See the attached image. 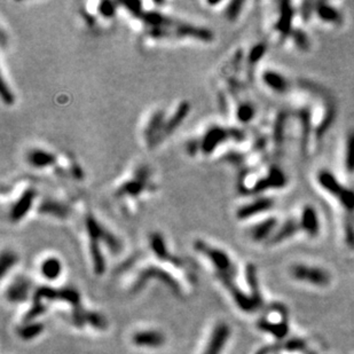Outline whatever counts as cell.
<instances>
[{"instance_id":"obj_1","label":"cell","mask_w":354,"mask_h":354,"mask_svg":"<svg viewBox=\"0 0 354 354\" xmlns=\"http://www.w3.org/2000/svg\"><path fill=\"white\" fill-rule=\"evenodd\" d=\"M195 250L199 254L204 255L209 261L212 263V265L216 268V276L220 280H234L236 276V266L229 256L224 250L218 249V248L211 247L204 241L198 240L194 243Z\"/></svg>"},{"instance_id":"obj_2","label":"cell","mask_w":354,"mask_h":354,"mask_svg":"<svg viewBox=\"0 0 354 354\" xmlns=\"http://www.w3.org/2000/svg\"><path fill=\"white\" fill-rule=\"evenodd\" d=\"M316 180L320 187L323 188L327 193L334 196L341 203V205L348 212H354V190L345 187L338 181L333 172L328 170H321L316 175Z\"/></svg>"},{"instance_id":"obj_3","label":"cell","mask_w":354,"mask_h":354,"mask_svg":"<svg viewBox=\"0 0 354 354\" xmlns=\"http://www.w3.org/2000/svg\"><path fill=\"white\" fill-rule=\"evenodd\" d=\"M153 278L163 282V283H165V285H167L170 290H172L176 295L178 296L181 295L182 289H181V285L179 284L178 280H177L176 277H173L170 273L167 272V270L162 269L160 267H156V266H149L147 267V268L142 269L141 272L139 273L137 280H135L134 283L132 284L131 292L138 293L139 291H141V290L145 288L147 282L149 280H153Z\"/></svg>"},{"instance_id":"obj_4","label":"cell","mask_w":354,"mask_h":354,"mask_svg":"<svg viewBox=\"0 0 354 354\" xmlns=\"http://www.w3.org/2000/svg\"><path fill=\"white\" fill-rule=\"evenodd\" d=\"M33 298L53 302V300H62L70 304L74 307V312L82 310L81 295L75 288H61L54 289L51 287H40L36 290Z\"/></svg>"},{"instance_id":"obj_5","label":"cell","mask_w":354,"mask_h":354,"mask_svg":"<svg viewBox=\"0 0 354 354\" xmlns=\"http://www.w3.org/2000/svg\"><path fill=\"white\" fill-rule=\"evenodd\" d=\"M85 225L89 240H96L99 242L101 241L114 254H118V252L122 251V243H120V241L111 232L104 228L92 214H88L86 217Z\"/></svg>"},{"instance_id":"obj_6","label":"cell","mask_w":354,"mask_h":354,"mask_svg":"<svg viewBox=\"0 0 354 354\" xmlns=\"http://www.w3.org/2000/svg\"><path fill=\"white\" fill-rule=\"evenodd\" d=\"M291 275L296 280L308 282L314 285H327L330 281L329 274L319 267H310L307 265H295L291 268Z\"/></svg>"},{"instance_id":"obj_7","label":"cell","mask_w":354,"mask_h":354,"mask_svg":"<svg viewBox=\"0 0 354 354\" xmlns=\"http://www.w3.org/2000/svg\"><path fill=\"white\" fill-rule=\"evenodd\" d=\"M71 321H73V325L78 327V328L88 325L97 330H104L108 327L107 319L102 314L94 311H88L84 307L81 311L73 312Z\"/></svg>"},{"instance_id":"obj_8","label":"cell","mask_w":354,"mask_h":354,"mask_svg":"<svg viewBox=\"0 0 354 354\" xmlns=\"http://www.w3.org/2000/svg\"><path fill=\"white\" fill-rule=\"evenodd\" d=\"M229 336H231V328L227 323H218L212 330L203 354H221Z\"/></svg>"},{"instance_id":"obj_9","label":"cell","mask_w":354,"mask_h":354,"mask_svg":"<svg viewBox=\"0 0 354 354\" xmlns=\"http://www.w3.org/2000/svg\"><path fill=\"white\" fill-rule=\"evenodd\" d=\"M32 282L25 276H17L6 289V299L10 303H23L28 299Z\"/></svg>"},{"instance_id":"obj_10","label":"cell","mask_w":354,"mask_h":354,"mask_svg":"<svg viewBox=\"0 0 354 354\" xmlns=\"http://www.w3.org/2000/svg\"><path fill=\"white\" fill-rule=\"evenodd\" d=\"M232 137V132L225 130L224 127L213 126L206 132L203 141L199 144V148L205 154L212 153L218 146L224 144V142Z\"/></svg>"},{"instance_id":"obj_11","label":"cell","mask_w":354,"mask_h":354,"mask_svg":"<svg viewBox=\"0 0 354 354\" xmlns=\"http://www.w3.org/2000/svg\"><path fill=\"white\" fill-rule=\"evenodd\" d=\"M150 248H152L153 252L157 256L160 261L170 263L176 267H178V268H182L183 267L181 259L170 254L163 236L158 234V233H154V234L150 235Z\"/></svg>"},{"instance_id":"obj_12","label":"cell","mask_w":354,"mask_h":354,"mask_svg":"<svg viewBox=\"0 0 354 354\" xmlns=\"http://www.w3.org/2000/svg\"><path fill=\"white\" fill-rule=\"evenodd\" d=\"M36 197V191L32 189L25 190L17 201L12 205L9 210V220L13 223H17L23 218L26 213L29 212L30 209L32 208L33 201Z\"/></svg>"},{"instance_id":"obj_13","label":"cell","mask_w":354,"mask_h":354,"mask_svg":"<svg viewBox=\"0 0 354 354\" xmlns=\"http://www.w3.org/2000/svg\"><path fill=\"white\" fill-rule=\"evenodd\" d=\"M274 206V199L270 197H261L255 199L254 202L246 204L237 210L236 216L239 219H248V218L255 217L257 214L270 210Z\"/></svg>"},{"instance_id":"obj_14","label":"cell","mask_w":354,"mask_h":354,"mask_svg":"<svg viewBox=\"0 0 354 354\" xmlns=\"http://www.w3.org/2000/svg\"><path fill=\"white\" fill-rule=\"evenodd\" d=\"M132 343L139 348H161L165 343V336L157 330L138 331L132 336Z\"/></svg>"},{"instance_id":"obj_15","label":"cell","mask_w":354,"mask_h":354,"mask_svg":"<svg viewBox=\"0 0 354 354\" xmlns=\"http://www.w3.org/2000/svg\"><path fill=\"white\" fill-rule=\"evenodd\" d=\"M287 184V177L280 168H272L265 178L259 180L255 187V191H264L270 188H282Z\"/></svg>"},{"instance_id":"obj_16","label":"cell","mask_w":354,"mask_h":354,"mask_svg":"<svg viewBox=\"0 0 354 354\" xmlns=\"http://www.w3.org/2000/svg\"><path fill=\"white\" fill-rule=\"evenodd\" d=\"M277 226V219L274 217L267 218L266 220H263L261 223L252 226L249 231L251 239L255 242H263V241L268 240V237H272L275 233V228Z\"/></svg>"},{"instance_id":"obj_17","label":"cell","mask_w":354,"mask_h":354,"mask_svg":"<svg viewBox=\"0 0 354 354\" xmlns=\"http://www.w3.org/2000/svg\"><path fill=\"white\" fill-rule=\"evenodd\" d=\"M300 228L310 236H316L320 232V221L318 212L312 205L304 206L300 214Z\"/></svg>"},{"instance_id":"obj_18","label":"cell","mask_w":354,"mask_h":354,"mask_svg":"<svg viewBox=\"0 0 354 354\" xmlns=\"http://www.w3.org/2000/svg\"><path fill=\"white\" fill-rule=\"evenodd\" d=\"M292 18H293V9L290 2H281L280 3V16L275 24V29L281 33L283 38H287L288 36H291L293 31L292 29Z\"/></svg>"},{"instance_id":"obj_19","label":"cell","mask_w":354,"mask_h":354,"mask_svg":"<svg viewBox=\"0 0 354 354\" xmlns=\"http://www.w3.org/2000/svg\"><path fill=\"white\" fill-rule=\"evenodd\" d=\"M314 12L320 20L330 24H342L343 15L341 10L335 8L333 5L325 1H318L314 3Z\"/></svg>"},{"instance_id":"obj_20","label":"cell","mask_w":354,"mask_h":354,"mask_svg":"<svg viewBox=\"0 0 354 354\" xmlns=\"http://www.w3.org/2000/svg\"><path fill=\"white\" fill-rule=\"evenodd\" d=\"M263 82L270 89L276 93H285L289 89L290 83L287 78L282 76L280 73L273 70H266L263 74Z\"/></svg>"},{"instance_id":"obj_21","label":"cell","mask_w":354,"mask_h":354,"mask_svg":"<svg viewBox=\"0 0 354 354\" xmlns=\"http://www.w3.org/2000/svg\"><path fill=\"white\" fill-rule=\"evenodd\" d=\"M28 163L35 169H45L55 163V156L44 149H32L28 154Z\"/></svg>"},{"instance_id":"obj_22","label":"cell","mask_w":354,"mask_h":354,"mask_svg":"<svg viewBox=\"0 0 354 354\" xmlns=\"http://www.w3.org/2000/svg\"><path fill=\"white\" fill-rule=\"evenodd\" d=\"M300 229V224L296 219H288L283 225L277 228L274 235L269 239L270 244H277L283 242L296 234Z\"/></svg>"},{"instance_id":"obj_23","label":"cell","mask_w":354,"mask_h":354,"mask_svg":"<svg viewBox=\"0 0 354 354\" xmlns=\"http://www.w3.org/2000/svg\"><path fill=\"white\" fill-rule=\"evenodd\" d=\"M189 103L188 102H182L181 104L179 105L178 109H177L176 114L172 116V117L169 118L167 122L164 124L163 131H162L161 135H168L171 134L173 131H175L177 127H178L180 124H181L184 118H186V116L188 115V112H189Z\"/></svg>"},{"instance_id":"obj_24","label":"cell","mask_w":354,"mask_h":354,"mask_svg":"<svg viewBox=\"0 0 354 354\" xmlns=\"http://www.w3.org/2000/svg\"><path fill=\"white\" fill-rule=\"evenodd\" d=\"M40 272L45 278H47V280L50 281H54L61 275L62 263L56 257L46 258L43 263H41Z\"/></svg>"},{"instance_id":"obj_25","label":"cell","mask_w":354,"mask_h":354,"mask_svg":"<svg viewBox=\"0 0 354 354\" xmlns=\"http://www.w3.org/2000/svg\"><path fill=\"white\" fill-rule=\"evenodd\" d=\"M89 252L93 261V268L96 275H102L105 270V261L101 251L100 242L96 240H89Z\"/></svg>"},{"instance_id":"obj_26","label":"cell","mask_w":354,"mask_h":354,"mask_svg":"<svg viewBox=\"0 0 354 354\" xmlns=\"http://www.w3.org/2000/svg\"><path fill=\"white\" fill-rule=\"evenodd\" d=\"M45 327L43 323L32 321L24 323L23 326H20L16 329V334L18 337L22 338L23 341H32L33 338L40 336L44 333Z\"/></svg>"},{"instance_id":"obj_27","label":"cell","mask_w":354,"mask_h":354,"mask_svg":"<svg viewBox=\"0 0 354 354\" xmlns=\"http://www.w3.org/2000/svg\"><path fill=\"white\" fill-rule=\"evenodd\" d=\"M344 165L346 171L354 173V131H351L346 138Z\"/></svg>"},{"instance_id":"obj_28","label":"cell","mask_w":354,"mask_h":354,"mask_svg":"<svg viewBox=\"0 0 354 354\" xmlns=\"http://www.w3.org/2000/svg\"><path fill=\"white\" fill-rule=\"evenodd\" d=\"M17 263V256L12 251H3L0 259V275L3 277L6 273Z\"/></svg>"},{"instance_id":"obj_29","label":"cell","mask_w":354,"mask_h":354,"mask_svg":"<svg viewBox=\"0 0 354 354\" xmlns=\"http://www.w3.org/2000/svg\"><path fill=\"white\" fill-rule=\"evenodd\" d=\"M41 210H43V212H45V213H50V214H53V216H56V217H66L68 214L66 206L61 205L60 203L54 202V201L45 202Z\"/></svg>"},{"instance_id":"obj_30","label":"cell","mask_w":354,"mask_h":354,"mask_svg":"<svg viewBox=\"0 0 354 354\" xmlns=\"http://www.w3.org/2000/svg\"><path fill=\"white\" fill-rule=\"evenodd\" d=\"M256 110L254 108V105H251L250 103H242L237 108L236 116L237 119L242 123H249L250 120L255 117Z\"/></svg>"},{"instance_id":"obj_31","label":"cell","mask_w":354,"mask_h":354,"mask_svg":"<svg viewBox=\"0 0 354 354\" xmlns=\"http://www.w3.org/2000/svg\"><path fill=\"white\" fill-rule=\"evenodd\" d=\"M291 38L293 43L296 44V46L299 48L300 51H307L310 48V39L308 36L305 33L303 30L293 29L291 33Z\"/></svg>"},{"instance_id":"obj_32","label":"cell","mask_w":354,"mask_h":354,"mask_svg":"<svg viewBox=\"0 0 354 354\" xmlns=\"http://www.w3.org/2000/svg\"><path fill=\"white\" fill-rule=\"evenodd\" d=\"M244 2L242 1H233L228 5V8L226 9V16L229 21H235L237 17L240 16L241 12H242V6Z\"/></svg>"},{"instance_id":"obj_33","label":"cell","mask_w":354,"mask_h":354,"mask_svg":"<svg viewBox=\"0 0 354 354\" xmlns=\"http://www.w3.org/2000/svg\"><path fill=\"white\" fill-rule=\"evenodd\" d=\"M285 120H287L285 115H281V116H278V118L275 122V126H274V139H275L277 142H281L282 140H283Z\"/></svg>"},{"instance_id":"obj_34","label":"cell","mask_w":354,"mask_h":354,"mask_svg":"<svg viewBox=\"0 0 354 354\" xmlns=\"http://www.w3.org/2000/svg\"><path fill=\"white\" fill-rule=\"evenodd\" d=\"M344 232H345V239L349 246L354 248V220L351 218H346L344 224Z\"/></svg>"},{"instance_id":"obj_35","label":"cell","mask_w":354,"mask_h":354,"mask_svg":"<svg viewBox=\"0 0 354 354\" xmlns=\"http://www.w3.org/2000/svg\"><path fill=\"white\" fill-rule=\"evenodd\" d=\"M267 50V47L265 46L264 44H258V45H256V46L252 48V50L250 51V54H249V61L251 63H255V62H258L259 60H261L264 54H265V52Z\"/></svg>"}]
</instances>
